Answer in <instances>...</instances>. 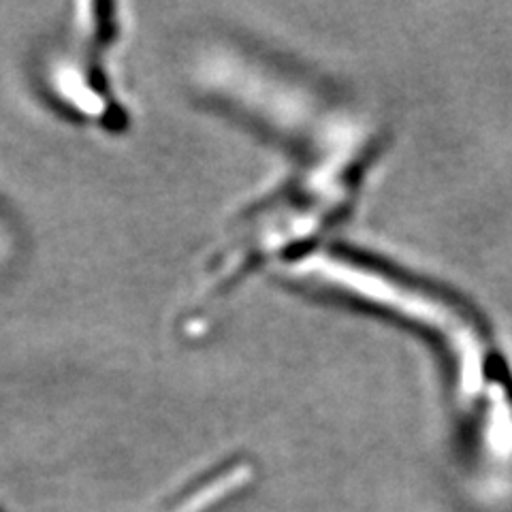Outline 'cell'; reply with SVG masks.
<instances>
[{
	"label": "cell",
	"instance_id": "1",
	"mask_svg": "<svg viewBox=\"0 0 512 512\" xmlns=\"http://www.w3.org/2000/svg\"><path fill=\"white\" fill-rule=\"evenodd\" d=\"M244 480H246V472L242 468L222 472L203 485H195L190 493L186 491L178 495V498L169 500L167 504L160 506L158 512H203L212 504L220 502L224 498V493H229L235 487L242 485Z\"/></svg>",
	"mask_w": 512,
	"mask_h": 512
},
{
	"label": "cell",
	"instance_id": "2",
	"mask_svg": "<svg viewBox=\"0 0 512 512\" xmlns=\"http://www.w3.org/2000/svg\"><path fill=\"white\" fill-rule=\"evenodd\" d=\"M11 233L5 227V222L0 220V263L7 261V256L11 254Z\"/></svg>",
	"mask_w": 512,
	"mask_h": 512
}]
</instances>
